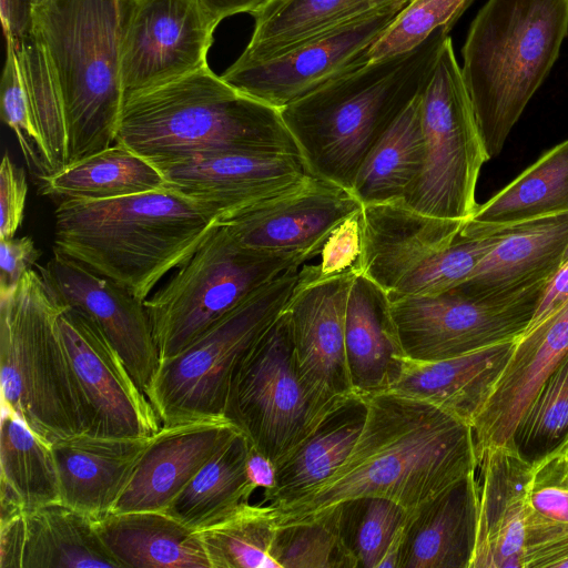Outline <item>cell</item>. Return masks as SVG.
<instances>
[{
    "instance_id": "cell-1",
    "label": "cell",
    "mask_w": 568,
    "mask_h": 568,
    "mask_svg": "<svg viewBox=\"0 0 568 568\" xmlns=\"http://www.w3.org/2000/svg\"><path fill=\"white\" fill-rule=\"evenodd\" d=\"M366 398V419L345 462L295 500L273 506L277 526L312 519L343 501L365 496L394 500L414 514L477 471L474 432L468 423L393 392Z\"/></svg>"
},
{
    "instance_id": "cell-2",
    "label": "cell",
    "mask_w": 568,
    "mask_h": 568,
    "mask_svg": "<svg viewBox=\"0 0 568 568\" xmlns=\"http://www.w3.org/2000/svg\"><path fill=\"white\" fill-rule=\"evenodd\" d=\"M217 225L210 212L169 187L108 200L63 199L54 211L53 250L145 301Z\"/></svg>"
},
{
    "instance_id": "cell-3",
    "label": "cell",
    "mask_w": 568,
    "mask_h": 568,
    "mask_svg": "<svg viewBox=\"0 0 568 568\" xmlns=\"http://www.w3.org/2000/svg\"><path fill=\"white\" fill-rule=\"evenodd\" d=\"M452 29L367 62L280 109L311 175L351 191L379 136L426 85Z\"/></svg>"
},
{
    "instance_id": "cell-4",
    "label": "cell",
    "mask_w": 568,
    "mask_h": 568,
    "mask_svg": "<svg viewBox=\"0 0 568 568\" xmlns=\"http://www.w3.org/2000/svg\"><path fill=\"white\" fill-rule=\"evenodd\" d=\"M115 143L156 168L223 152L301 155L280 109L209 67L124 100Z\"/></svg>"
},
{
    "instance_id": "cell-5",
    "label": "cell",
    "mask_w": 568,
    "mask_h": 568,
    "mask_svg": "<svg viewBox=\"0 0 568 568\" xmlns=\"http://www.w3.org/2000/svg\"><path fill=\"white\" fill-rule=\"evenodd\" d=\"M568 36V0H487L462 48V74L490 159L497 156Z\"/></svg>"
},
{
    "instance_id": "cell-6",
    "label": "cell",
    "mask_w": 568,
    "mask_h": 568,
    "mask_svg": "<svg viewBox=\"0 0 568 568\" xmlns=\"http://www.w3.org/2000/svg\"><path fill=\"white\" fill-rule=\"evenodd\" d=\"M32 18L59 82L72 164L115 143L124 103L119 1L45 0Z\"/></svg>"
},
{
    "instance_id": "cell-7",
    "label": "cell",
    "mask_w": 568,
    "mask_h": 568,
    "mask_svg": "<svg viewBox=\"0 0 568 568\" xmlns=\"http://www.w3.org/2000/svg\"><path fill=\"white\" fill-rule=\"evenodd\" d=\"M65 307L33 268L0 295L1 406L50 443L92 424L58 327Z\"/></svg>"
},
{
    "instance_id": "cell-8",
    "label": "cell",
    "mask_w": 568,
    "mask_h": 568,
    "mask_svg": "<svg viewBox=\"0 0 568 568\" xmlns=\"http://www.w3.org/2000/svg\"><path fill=\"white\" fill-rule=\"evenodd\" d=\"M300 280L301 266L285 271L183 351L160 359L146 397L162 426L225 418L237 363L285 311Z\"/></svg>"
},
{
    "instance_id": "cell-9",
    "label": "cell",
    "mask_w": 568,
    "mask_h": 568,
    "mask_svg": "<svg viewBox=\"0 0 568 568\" xmlns=\"http://www.w3.org/2000/svg\"><path fill=\"white\" fill-rule=\"evenodd\" d=\"M307 260L242 246L217 225L171 278L144 301L160 359L173 356L285 271Z\"/></svg>"
},
{
    "instance_id": "cell-10",
    "label": "cell",
    "mask_w": 568,
    "mask_h": 568,
    "mask_svg": "<svg viewBox=\"0 0 568 568\" xmlns=\"http://www.w3.org/2000/svg\"><path fill=\"white\" fill-rule=\"evenodd\" d=\"M425 161L404 202L429 216L465 223L478 207L476 186L490 160L450 36L420 92Z\"/></svg>"
},
{
    "instance_id": "cell-11",
    "label": "cell",
    "mask_w": 568,
    "mask_h": 568,
    "mask_svg": "<svg viewBox=\"0 0 568 568\" xmlns=\"http://www.w3.org/2000/svg\"><path fill=\"white\" fill-rule=\"evenodd\" d=\"M339 398L323 400L304 382L285 310L237 363L224 417L276 464Z\"/></svg>"
},
{
    "instance_id": "cell-12",
    "label": "cell",
    "mask_w": 568,
    "mask_h": 568,
    "mask_svg": "<svg viewBox=\"0 0 568 568\" xmlns=\"http://www.w3.org/2000/svg\"><path fill=\"white\" fill-rule=\"evenodd\" d=\"M548 282L494 295L453 287L435 295L388 296L405 358L440 361L517 338L529 325Z\"/></svg>"
},
{
    "instance_id": "cell-13",
    "label": "cell",
    "mask_w": 568,
    "mask_h": 568,
    "mask_svg": "<svg viewBox=\"0 0 568 568\" xmlns=\"http://www.w3.org/2000/svg\"><path fill=\"white\" fill-rule=\"evenodd\" d=\"M124 100L207 65L221 22L200 0H118Z\"/></svg>"
},
{
    "instance_id": "cell-14",
    "label": "cell",
    "mask_w": 568,
    "mask_h": 568,
    "mask_svg": "<svg viewBox=\"0 0 568 568\" xmlns=\"http://www.w3.org/2000/svg\"><path fill=\"white\" fill-rule=\"evenodd\" d=\"M404 8L355 21L264 61L235 60L221 77L240 93L282 109L367 63L368 50Z\"/></svg>"
},
{
    "instance_id": "cell-15",
    "label": "cell",
    "mask_w": 568,
    "mask_h": 568,
    "mask_svg": "<svg viewBox=\"0 0 568 568\" xmlns=\"http://www.w3.org/2000/svg\"><path fill=\"white\" fill-rule=\"evenodd\" d=\"M58 327L77 384L91 416L88 434L102 437H149L160 419L120 354L100 328L65 307Z\"/></svg>"
},
{
    "instance_id": "cell-16",
    "label": "cell",
    "mask_w": 568,
    "mask_h": 568,
    "mask_svg": "<svg viewBox=\"0 0 568 568\" xmlns=\"http://www.w3.org/2000/svg\"><path fill=\"white\" fill-rule=\"evenodd\" d=\"M38 267L60 303L100 328L146 395L160 356L144 301L55 250L47 265Z\"/></svg>"
},
{
    "instance_id": "cell-17",
    "label": "cell",
    "mask_w": 568,
    "mask_h": 568,
    "mask_svg": "<svg viewBox=\"0 0 568 568\" xmlns=\"http://www.w3.org/2000/svg\"><path fill=\"white\" fill-rule=\"evenodd\" d=\"M362 203L332 182L308 175L292 189L223 223L244 247L274 254L320 255L329 234Z\"/></svg>"
},
{
    "instance_id": "cell-18",
    "label": "cell",
    "mask_w": 568,
    "mask_h": 568,
    "mask_svg": "<svg viewBox=\"0 0 568 568\" xmlns=\"http://www.w3.org/2000/svg\"><path fill=\"white\" fill-rule=\"evenodd\" d=\"M166 187L194 201L223 224L305 180L302 156L223 152L158 168Z\"/></svg>"
},
{
    "instance_id": "cell-19",
    "label": "cell",
    "mask_w": 568,
    "mask_h": 568,
    "mask_svg": "<svg viewBox=\"0 0 568 568\" xmlns=\"http://www.w3.org/2000/svg\"><path fill=\"white\" fill-rule=\"evenodd\" d=\"M356 274L316 277L314 265L303 266L285 308L300 373L310 389L326 402L354 393L346 366L345 315Z\"/></svg>"
},
{
    "instance_id": "cell-20",
    "label": "cell",
    "mask_w": 568,
    "mask_h": 568,
    "mask_svg": "<svg viewBox=\"0 0 568 568\" xmlns=\"http://www.w3.org/2000/svg\"><path fill=\"white\" fill-rule=\"evenodd\" d=\"M568 353V300L518 336L471 427L477 458L511 442L545 381Z\"/></svg>"
},
{
    "instance_id": "cell-21",
    "label": "cell",
    "mask_w": 568,
    "mask_h": 568,
    "mask_svg": "<svg viewBox=\"0 0 568 568\" xmlns=\"http://www.w3.org/2000/svg\"><path fill=\"white\" fill-rule=\"evenodd\" d=\"M478 521L470 568H523L531 462L513 442L478 457Z\"/></svg>"
},
{
    "instance_id": "cell-22",
    "label": "cell",
    "mask_w": 568,
    "mask_h": 568,
    "mask_svg": "<svg viewBox=\"0 0 568 568\" xmlns=\"http://www.w3.org/2000/svg\"><path fill=\"white\" fill-rule=\"evenodd\" d=\"M237 430L226 418L161 426L150 437L111 513L165 511L201 467Z\"/></svg>"
},
{
    "instance_id": "cell-23",
    "label": "cell",
    "mask_w": 568,
    "mask_h": 568,
    "mask_svg": "<svg viewBox=\"0 0 568 568\" xmlns=\"http://www.w3.org/2000/svg\"><path fill=\"white\" fill-rule=\"evenodd\" d=\"M0 527L1 568H121L94 519L62 501L27 510Z\"/></svg>"
},
{
    "instance_id": "cell-24",
    "label": "cell",
    "mask_w": 568,
    "mask_h": 568,
    "mask_svg": "<svg viewBox=\"0 0 568 568\" xmlns=\"http://www.w3.org/2000/svg\"><path fill=\"white\" fill-rule=\"evenodd\" d=\"M464 224L429 216L404 201L362 205V252L357 273L386 293L448 247Z\"/></svg>"
},
{
    "instance_id": "cell-25",
    "label": "cell",
    "mask_w": 568,
    "mask_h": 568,
    "mask_svg": "<svg viewBox=\"0 0 568 568\" xmlns=\"http://www.w3.org/2000/svg\"><path fill=\"white\" fill-rule=\"evenodd\" d=\"M150 437H102L81 433L51 443L61 501L93 519L111 513Z\"/></svg>"
},
{
    "instance_id": "cell-26",
    "label": "cell",
    "mask_w": 568,
    "mask_h": 568,
    "mask_svg": "<svg viewBox=\"0 0 568 568\" xmlns=\"http://www.w3.org/2000/svg\"><path fill=\"white\" fill-rule=\"evenodd\" d=\"M476 473L453 484L410 516L397 568H470L478 521Z\"/></svg>"
},
{
    "instance_id": "cell-27",
    "label": "cell",
    "mask_w": 568,
    "mask_h": 568,
    "mask_svg": "<svg viewBox=\"0 0 568 568\" xmlns=\"http://www.w3.org/2000/svg\"><path fill=\"white\" fill-rule=\"evenodd\" d=\"M345 355L352 389L364 397L389 390L405 358L387 293L358 273L346 305Z\"/></svg>"
},
{
    "instance_id": "cell-28",
    "label": "cell",
    "mask_w": 568,
    "mask_h": 568,
    "mask_svg": "<svg viewBox=\"0 0 568 568\" xmlns=\"http://www.w3.org/2000/svg\"><path fill=\"white\" fill-rule=\"evenodd\" d=\"M515 339L434 362L403 359L389 390L429 403L473 424L513 351Z\"/></svg>"
},
{
    "instance_id": "cell-29",
    "label": "cell",
    "mask_w": 568,
    "mask_h": 568,
    "mask_svg": "<svg viewBox=\"0 0 568 568\" xmlns=\"http://www.w3.org/2000/svg\"><path fill=\"white\" fill-rule=\"evenodd\" d=\"M568 212V140L525 169L465 223L459 237L500 235L524 225Z\"/></svg>"
},
{
    "instance_id": "cell-30",
    "label": "cell",
    "mask_w": 568,
    "mask_h": 568,
    "mask_svg": "<svg viewBox=\"0 0 568 568\" xmlns=\"http://www.w3.org/2000/svg\"><path fill=\"white\" fill-rule=\"evenodd\" d=\"M568 245V212L504 233L456 287L473 294H504L550 280Z\"/></svg>"
},
{
    "instance_id": "cell-31",
    "label": "cell",
    "mask_w": 568,
    "mask_h": 568,
    "mask_svg": "<svg viewBox=\"0 0 568 568\" xmlns=\"http://www.w3.org/2000/svg\"><path fill=\"white\" fill-rule=\"evenodd\" d=\"M367 398L337 399L311 433L275 464V487L264 503H291L331 477L352 452L366 419Z\"/></svg>"
},
{
    "instance_id": "cell-32",
    "label": "cell",
    "mask_w": 568,
    "mask_h": 568,
    "mask_svg": "<svg viewBox=\"0 0 568 568\" xmlns=\"http://www.w3.org/2000/svg\"><path fill=\"white\" fill-rule=\"evenodd\" d=\"M412 0H268L252 16L251 39L237 62H258L338 28Z\"/></svg>"
},
{
    "instance_id": "cell-33",
    "label": "cell",
    "mask_w": 568,
    "mask_h": 568,
    "mask_svg": "<svg viewBox=\"0 0 568 568\" xmlns=\"http://www.w3.org/2000/svg\"><path fill=\"white\" fill-rule=\"evenodd\" d=\"M94 527L121 568H211L197 532L165 511L109 513Z\"/></svg>"
},
{
    "instance_id": "cell-34",
    "label": "cell",
    "mask_w": 568,
    "mask_h": 568,
    "mask_svg": "<svg viewBox=\"0 0 568 568\" xmlns=\"http://www.w3.org/2000/svg\"><path fill=\"white\" fill-rule=\"evenodd\" d=\"M0 523L27 510L61 501L50 442L13 410L1 406Z\"/></svg>"
},
{
    "instance_id": "cell-35",
    "label": "cell",
    "mask_w": 568,
    "mask_h": 568,
    "mask_svg": "<svg viewBox=\"0 0 568 568\" xmlns=\"http://www.w3.org/2000/svg\"><path fill=\"white\" fill-rule=\"evenodd\" d=\"M425 161L420 93L397 115L363 160L351 193L364 204L404 201Z\"/></svg>"
},
{
    "instance_id": "cell-36",
    "label": "cell",
    "mask_w": 568,
    "mask_h": 568,
    "mask_svg": "<svg viewBox=\"0 0 568 568\" xmlns=\"http://www.w3.org/2000/svg\"><path fill=\"white\" fill-rule=\"evenodd\" d=\"M250 448L248 438L237 430L201 467L165 513L196 531L248 501L255 490L246 471Z\"/></svg>"
},
{
    "instance_id": "cell-37",
    "label": "cell",
    "mask_w": 568,
    "mask_h": 568,
    "mask_svg": "<svg viewBox=\"0 0 568 568\" xmlns=\"http://www.w3.org/2000/svg\"><path fill=\"white\" fill-rule=\"evenodd\" d=\"M38 181L43 194L62 200H108L166 187L155 165L119 143Z\"/></svg>"
},
{
    "instance_id": "cell-38",
    "label": "cell",
    "mask_w": 568,
    "mask_h": 568,
    "mask_svg": "<svg viewBox=\"0 0 568 568\" xmlns=\"http://www.w3.org/2000/svg\"><path fill=\"white\" fill-rule=\"evenodd\" d=\"M333 508L341 541L355 568H397L413 514L394 500L374 496L349 499Z\"/></svg>"
},
{
    "instance_id": "cell-39",
    "label": "cell",
    "mask_w": 568,
    "mask_h": 568,
    "mask_svg": "<svg viewBox=\"0 0 568 568\" xmlns=\"http://www.w3.org/2000/svg\"><path fill=\"white\" fill-rule=\"evenodd\" d=\"M11 41L17 54L34 129L44 155L48 174L67 165L68 138L59 82L47 51L31 31Z\"/></svg>"
},
{
    "instance_id": "cell-40",
    "label": "cell",
    "mask_w": 568,
    "mask_h": 568,
    "mask_svg": "<svg viewBox=\"0 0 568 568\" xmlns=\"http://www.w3.org/2000/svg\"><path fill=\"white\" fill-rule=\"evenodd\" d=\"M276 529L272 505L245 501L196 532L211 568H278L272 555Z\"/></svg>"
},
{
    "instance_id": "cell-41",
    "label": "cell",
    "mask_w": 568,
    "mask_h": 568,
    "mask_svg": "<svg viewBox=\"0 0 568 568\" xmlns=\"http://www.w3.org/2000/svg\"><path fill=\"white\" fill-rule=\"evenodd\" d=\"M272 555L278 568H355L341 541L335 508L305 521L277 526Z\"/></svg>"
},
{
    "instance_id": "cell-42",
    "label": "cell",
    "mask_w": 568,
    "mask_h": 568,
    "mask_svg": "<svg viewBox=\"0 0 568 568\" xmlns=\"http://www.w3.org/2000/svg\"><path fill=\"white\" fill-rule=\"evenodd\" d=\"M568 434V353L541 385L521 417L511 442L534 462Z\"/></svg>"
},
{
    "instance_id": "cell-43",
    "label": "cell",
    "mask_w": 568,
    "mask_h": 568,
    "mask_svg": "<svg viewBox=\"0 0 568 568\" xmlns=\"http://www.w3.org/2000/svg\"><path fill=\"white\" fill-rule=\"evenodd\" d=\"M504 234L480 239H457L426 260L387 293L395 296L435 295L463 283Z\"/></svg>"
},
{
    "instance_id": "cell-44",
    "label": "cell",
    "mask_w": 568,
    "mask_h": 568,
    "mask_svg": "<svg viewBox=\"0 0 568 568\" xmlns=\"http://www.w3.org/2000/svg\"><path fill=\"white\" fill-rule=\"evenodd\" d=\"M474 0H412L367 52L368 62L406 53L439 28L452 29Z\"/></svg>"
},
{
    "instance_id": "cell-45",
    "label": "cell",
    "mask_w": 568,
    "mask_h": 568,
    "mask_svg": "<svg viewBox=\"0 0 568 568\" xmlns=\"http://www.w3.org/2000/svg\"><path fill=\"white\" fill-rule=\"evenodd\" d=\"M526 498L528 534L548 526L568 528V434L531 462Z\"/></svg>"
},
{
    "instance_id": "cell-46",
    "label": "cell",
    "mask_w": 568,
    "mask_h": 568,
    "mask_svg": "<svg viewBox=\"0 0 568 568\" xmlns=\"http://www.w3.org/2000/svg\"><path fill=\"white\" fill-rule=\"evenodd\" d=\"M7 42V54L0 85V114L2 121L14 132L29 169L38 179L47 175V165L40 136L32 123L17 54L11 41Z\"/></svg>"
},
{
    "instance_id": "cell-47",
    "label": "cell",
    "mask_w": 568,
    "mask_h": 568,
    "mask_svg": "<svg viewBox=\"0 0 568 568\" xmlns=\"http://www.w3.org/2000/svg\"><path fill=\"white\" fill-rule=\"evenodd\" d=\"M362 252V210L338 225L325 241L314 265L316 277L356 272Z\"/></svg>"
},
{
    "instance_id": "cell-48",
    "label": "cell",
    "mask_w": 568,
    "mask_h": 568,
    "mask_svg": "<svg viewBox=\"0 0 568 568\" xmlns=\"http://www.w3.org/2000/svg\"><path fill=\"white\" fill-rule=\"evenodd\" d=\"M27 194L23 169L17 168L6 153L0 168V239H12L20 229Z\"/></svg>"
},
{
    "instance_id": "cell-49",
    "label": "cell",
    "mask_w": 568,
    "mask_h": 568,
    "mask_svg": "<svg viewBox=\"0 0 568 568\" xmlns=\"http://www.w3.org/2000/svg\"><path fill=\"white\" fill-rule=\"evenodd\" d=\"M40 256L30 236L0 239V295L11 292Z\"/></svg>"
},
{
    "instance_id": "cell-50",
    "label": "cell",
    "mask_w": 568,
    "mask_h": 568,
    "mask_svg": "<svg viewBox=\"0 0 568 568\" xmlns=\"http://www.w3.org/2000/svg\"><path fill=\"white\" fill-rule=\"evenodd\" d=\"M34 0H0L6 40H17L32 31Z\"/></svg>"
},
{
    "instance_id": "cell-51",
    "label": "cell",
    "mask_w": 568,
    "mask_h": 568,
    "mask_svg": "<svg viewBox=\"0 0 568 568\" xmlns=\"http://www.w3.org/2000/svg\"><path fill=\"white\" fill-rule=\"evenodd\" d=\"M566 300H568V261L559 267L547 283L537 310L527 328L540 322Z\"/></svg>"
},
{
    "instance_id": "cell-52",
    "label": "cell",
    "mask_w": 568,
    "mask_h": 568,
    "mask_svg": "<svg viewBox=\"0 0 568 568\" xmlns=\"http://www.w3.org/2000/svg\"><path fill=\"white\" fill-rule=\"evenodd\" d=\"M246 471L251 485L254 489L263 488L264 496L268 495L274 489L276 476L275 464L252 445L246 462Z\"/></svg>"
},
{
    "instance_id": "cell-53",
    "label": "cell",
    "mask_w": 568,
    "mask_h": 568,
    "mask_svg": "<svg viewBox=\"0 0 568 568\" xmlns=\"http://www.w3.org/2000/svg\"><path fill=\"white\" fill-rule=\"evenodd\" d=\"M220 21L237 13L253 14L268 0H200Z\"/></svg>"
},
{
    "instance_id": "cell-54",
    "label": "cell",
    "mask_w": 568,
    "mask_h": 568,
    "mask_svg": "<svg viewBox=\"0 0 568 568\" xmlns=\"http://www.w3.org/2000/svg\"><path fill=\"white\" fill-rule=\"evenodd\" d=\"M567 261H568V245H567V247H566V250H565V253H564V256H562V264H564L565 262H567ZM562 264H561V265H562Z\"/></svg>"
},
{
    "instance_id": "cell-55",
    "label": "cell",
    "mask_w": 568,
    "mask_h": 568,
    "mask_svg": "<svg viewBox=\"0 0 568 568\" xmlns=\"http://www.w3.org/2000/svg\"><path fill=\"white\" fill-rule=\"evenodd\" d=\"M43 1H45V0H34V6L39 4V3L43 2Z\"/></svg>"
}]
</instances>
